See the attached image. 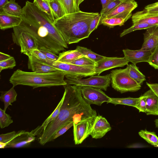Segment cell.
Listing matches in <instances>:
<instances>
[{"mask_svg": "<svg viewBox=\"0 0 158 158\" xmlns=\"http://www.w3.org/2000/svg\"><path fill=\"white\" fill-rule=\"evenodd\" d=\"M14 87L13 86L8 91L1 92L0 100L4 103V110L5 111L10 105H12V103L16 100L17 94L14 89Z\"/></svg>", "mask_w": 158, "mask_h": 158, "instance_id": "obj_22", "label": "cell"}, {"mask_svg": "<svg viewBox=\"0 0 158 158\" xmlns=\"http://www.w3.org/2000/svg\"><path fill=\"white\" fill-rule=\"evenodd\" d=\"M65 77L64 80L67 85L90 86L105 91L107 90L111 82L110 73L104 76L94 75L85 79L68 75H65Z\"/></svg>", "mask_w": 158, "mask_h": 158, "instance_id": "obj_6", "label": "cell"}, {"mask_svg": "<svg viewBox=\"0 0 158 158\" xmlns=\"http://www.w3.org/2000/svg\"><path fill=\"white\" fill-rule=\"evenodd\" d=\"M64 98V95L63 94V96L59 102L57 106L52 113L44 121L40 126L38 127L35 129L34 130L35 133L39 134L45 130L46 128L51 122L58 115L60 111L61 107L63 103Z\"/></svg>", "mask_w": 158, "mask_h": 158, "instance_id": "obj_25", "label": "cell"}, {"mask_svg": "<svg viewBox=\"0 0 158 158\" xmlns=\"http://www.w3.org/2000/svg\"><path fill=\"white\" fill-rule=\"evenodd\" d=\"M22 21L15 27L29 33L36 40L39 49L59 54L68 48V44L54 25V21L46 13L40 10L33 2H26L23 8Z\"/></svg>", "mask_w": 158, "mask_h": 158, "instance_id": "obj_1", "label": "cell"}, {"mask_svg": "<svg viewBox=\"0 0 158 158\" xmlns=\"http://www.w3.org/2000/svg\"><path fill=\"white\" fill-rule=\"evenodd\" d=\"M133 24L144 23L158 26V13L150 12L145 9L134 14L131 16Z\"/></svg>", "mask_w": 158, "mask_h": 158, "instance_id": "obj_17", "label": "cell"}, {"mask_svg": "<svg viewBox=\"0 0 158 158\" xmlns=\"http://www.w3.org/2000/svg\"><path fill=\"white\" fill-rule=\"evenodd\" d=\"M52 66L63 71L66 75L81 78L96 75L94 66H79L58 60L55 61Z\"/></svg>", "mask_w": 158, "mask_h": 158, "instance_id": "obj_8", "label": "cell"}, {"mask_svg": "<svg viewBox=\"0 0 158 158\" xmlns=\"http://www.w3.org/2000/svg\"><path fill=\"white\" fill-rule=\"evenodd\" d=\"M138 134L149 144L154 146H158V137L154 132L148 131L145 129L140 130Z\"/></svg>", "mask_w": 158, "mask_h": 158, "instance_id": "obj_30", "label": "cell"}, {"mask_svg": "<svg viewBox=\"0 0 158 158\" xmlns=\"http://www.w3.org/2000/svg\"><path fill=\"white\" fill-rule=\"evenodd\" d=\"M12 33L14 43L19 46L20 52L28 56L33 50L39 49L38 44L35 38L28 32L13 28Z\"/></svg>", "mask_w": 158, "mask_h": 158, "instance_id": "obj_7", "label": "cell"}, {"mask_svg": "<svg viewBox=\"0 0 158 158\" xmlns=\"http://www.w3.org/2000/svg\"><path fill=\"white\" fill-rule=\"evenodd\" d=\"M102 14L100 13L91 22L89 27V33L90 34L94 30H96L100 24Z\"/></svg>", "mask_w": 158, "mask_h": 158, "instance_id": "obj_40", "label": "cell"}, {"mask_svg": "<svg viewBox=\"0 0 158 158\" xmlns=\"http://www.w3.org/2000/svg\"><path fill=\"white\" fill-rule=\"evenodd\" d=\"M49 2L55 19L60 18L65 15L57 0H49Z\"/></svg>", "mask_w": 158, "mask_h": 158, "instance_id": "obj_32", "label": "cell"}, {"mask_svg": "<svg viewBox=\"0 0 158 158\" xmlns=\"http://www.w3.org/2000/svg\"><path fill=\"white\" fill-rule=\"evenodd\" d=\"M111 129L110 124L104 117L101 115H97L95 117L90 135L93 138L100 139Z\"/></svg>", "mask_w": 158, "mask_h": 158, "instance_id": "obj_14", "label": "cell"}, {"mask_svg": "<svg viewBox=\"0 0 158 158\" xmlns=\"http://www.w3.org/2000/svg\"><path fill=\"white\" fill-rule=\"evenodd\" d=\"M126 68L129 75L139 84L141 85L146 80L145 76L139 70L136 64H128Z\"/></svg>", "mask_w": 158, "mask_h": 158, "instance_id": "obj_26", "label": "cell"}, {"mask_svg": "<svg viewBox=\"0 0 158 158\" xmlns=\"http://www.w3.org/2000/svg\"><path fill=\"white\" fill-rule=\"evenodd\" d=\"M8 1V0H0V9L2 8Z\"/></svg>", "mask_w": 158, "mask_h": 158, "instance_id": "obj_49", "label": "cell"}, {"mask_svg": "<svg viewBox=\"0 0 158 158\" xmlns=\"http://www.w3.org/2000/svg\"><path fill=\"white\" fill-rule=\"evenodd\" d=\"M146 83L150 89L158 97V83H149L147 82Z\"/></svg>", "mask_w": 158, "mask_h": 158, "instance_id": "obj_45", "label": "cell"}, {"mask_svg": "<svg viewBox=\"0 0 158 158\" xmlns=\"http://www.w3.org/2000/svg\"><path fill=\"white\" fill-rule=\"evenodd\" d=\"M34 5L41 11L48 15L54 22L55 18L51 9L49 0H34Z\"/></svg>", "mask_w": 158, "mask_h": 158, "instance_id": "obj_28", "label": "cell"}, {"mask_svg": "<svg viewBox=\"0 0 158 158\" xmlns=\"http://www.w3.org/2000/svg\"><path fill=\"white\" fill-rule=\"evenodd\" d=\"M63 86L64 98L59 113L48 125L38 139L39 143L42 145L53 140L56 132L66 124L71 122L77 124L97 116L96 110L83 98L80 86Z\"/></svg>", "mask_w": 158, "mask_h": 158, "instance_id": "obj_2", "label": "cell"}, {"mask_svg": "<svg viewBox=\"0 0 158 158\" xmlns=\"http://www.w3.org/2000/svg\"><path fill=\"white\" fill-rule=\"evenodd\" d=\"M127 20L126 19L122 17L104 18L101 20L100 24L112 28L116 26H121L124 25L125 22Z\"/></svg>", "mask_w": 158, "mask_h": 158, "instance_id": "obj_29", "label": "cell"}, {"mask_svg": "<svg viewBox=\"0 0 158 158\" xmlns=\"http://www.w3.org/2000/svg\"><path fill=\"white\" fill-rule=\"evenodd\" d=\"M154 26L144 23H139L133 24L129 28L124 30L120 35V37H122L132 31L137 30L147 29L150 27Z\"/></svg>", "mask_w": 158, "mask_h": 158, "instance_id": "obj_34", "label": "cell"}, {"mask_svg": "<svg viewBox=\"0 0 158 158\" xmlns=\"http://www.w3.org/2000/svg\"><path fill=\"white\" fill-rule=\"evenodd\" d=\"M71 64L79 66H95L96 64L97 63L87 56H83L73 61Z\"/></svg>", "mask_w": 158, "mask_h": 158, "instance_id": "obj_36", "label": "cell"}, {"mask_svg": "<svg viewBox=\"0 0 158 158\" xmlns=\"http://www.w3.org/2000/svg\"><path fill=\"white\" fill-rule=\"evenodd\" d=\"M140 97V99L138 102L135 108L139 110V112L145 113L146 97L142 95Z\"/></svg>", "mask_w": 158, "mask_h": 158, "instance_id": "obj_41", "label": "cell"}, {"mask_svg": "<svg viewBox=\"0 0 158 158\" xmlns=\"http://www.w3.org/2000/svg\"><path fill=\"white\" fill-rule=\"evenodd\" d=\"M22 21V17L12 15L0 12V28L2 30L19 26Z\"/></svg>", "mask_w": 158, "mask_h": 158, "instance_id": "obj_20", "label": "cell"}, {"mask_svg": "<svg viewBox=\"0 0 158 158\" xmlns=\"http://www.w3.org/2000/svg\"><path fill=\"white\" fill-rule=\"evenodd\" d=\"M143 95L146 97L145 113L147 115H158V97L150 89Z\"/></svg>", "mask_w": 158, "mask_h": 158, "instance_id": "obj_19", "label": "cell"}, {"mask_svg": "<svg viewBox=\"0 0 158 158\" xmlns=\"http://www.w3.org/2000/svg\"><path fill=\"white\" fill-rule=\"evenodd\" d=\"M83 55L87 56L96 62L103 59L106 56L97 54L86 48L77 46L76 49Z\"/></svg>", "mask_w": 158, "mask_h": 158, "instance_id": "obj_31", "label": "cell"}, {"mask_svg": "<svg viewBox=\"0 0 158 158\" xmlns=\"http://www.w3.org/2000/svg\"><path fill=\"white\" fill-rule=\"evenodd\" d=\"M124 57L132 64L146 62H148L152 52L151 51L140 49L137 50H131L126 49L123 50Z\"/></svg>", "mask_w": 158, "mask_h": 158, "instance_id": "obj_16", "label": "cell"}, {"mask_svg": "<svg viewBox=\"0 0 158 158\" xmlns=\"http://www.w3.org/2000/svg\"><path fill=\"white\" fill-rule=\"evenodd\" d=\"M5 112L0 108V127L2 129L7 127L13 123L11 117Z\"/></svg>", "mask_w": 158, "mask_h": 158, "instance_id": "obj_35", "label": "cell"}, {"mask_svg": "<svg viewBox=\"0 0 158 158\" xmlns=\"http://www.w3.org/2000/svg\"><path fill=\"white\" fill-rule=\"evenodd\" d=\"M110 74L112 88L121 93L136 92L141 88V85L129 75L127 68L112 70Z\"/></svg>", "mask_w": 158, "mask_h": 158, "instance_id": "obj_5", "label": "cell"}, {"mask_svg": "<svg viewBox=\"0 0 158 158\" xmlns=\"http://www.w3.org/2000/svg\"><path fill=\"white\" fill-rule=\"evenodd\" d=\"M99 14L80 10L55 19L53 23L67 44L76 43L89 37L90 23Z\"/></svg>", "mask_w": 158, "mask_h": 158, "instance_id": "obj_3", "label": "cell"}, {"mask_svg": "<svg viewBox=\"0 0 158 158\" xmlns=\"http://www.w3.org/2000/svg\"><path fill=\"white\" fill-rule=\"evenodd\" d=\"M6 145V143L0 142V148H4Z\"/></svg>", "mask_w": 158, "mask_h": 158, "instance_id": "obj_50", "label": "cell"}, {"mask_svg": "<svg viewBox=\"0 0 158 158\" xmlns=\"http://www.w3.org/2000/svg\"><path fill=\"white\" fill-rule=\"evenodd\" d=\"M102 5V9L103 10L110 2L113 0H100Z\"/></svg>", "mask_w": 158, "mask_h": 158, "instance_id": "obj_48", "label": "cell"}, {"mask_svg": "<svg viewBox=\"0 0 158 158\" xmlns=\"http://www.w3.org/2000/svg\"><path fill=\"white\" fill-rule=\"evenodd\" d=\"M95 117L74 124V140L75 144H81L89 135L91 131Z\"/></svg>", "mask_w": 158, "mask_h": 158, "instance_id": "obj_10", "label": "cell"}, {"mask_svg": "<svg viewBox=\"0 0 158 158\" xmlns=\"http://www.w3.org/2000/svg\"><path fill=\"white\" fill-rule=\"evenodd\" d=\"M40 50L49 59L54 61L58 60L59 56H57V54L50 51L42 50Z\"/></svg>", "mask_w": 158, "mask_h": 158, "instance_id": "obj_44", "label": "cell"}, {"mask_svg": "<svg viewBox=\"0 0 158 158\" xmlns=\"http://www.w3.org/2000/svg\"><path fill=\"white\" fill-rule=\"evenodd\" d=\"M28 67L32 72L40 73H48L59 70V69L31 57H28Z\"/></svg>", "mask_w": 158, "mask_h": 158, "instance_id": "obj_18", "label": "cell"}, {"mask_svg": "<svg viewBox=\"0 0 158 158\" xmlns=\"http://www.w3.org/2000/svg\"><path fill=\"white\" fill-rule=\"evenodd\" d=\"M80 90L84 99L90 105L95 104L100 106L105 102L109 103L111 101V98L99 88L81 86H80Z\"/></svg>", "mask_w": 158, "mask_h": 158, "instance_id": "obj_9", "label": "cell"}, {"mask_svg": "<svg viewBox=\"0 0 158 158\" xmlns=\"http://www.w3.org/2000/svg\"><path fill=\"white\" fill-rule=\"evenodd\" d=\"M73 122H71L62 127L55 134L53 138V140L63 134L72 127L73 126Z\"/></svg>", "mask_w": 158, "mask_h": 158, "instance_id": "obj_43", "label": "cell"}, {"mask_svg": "<svg viewBox=\"0 0 158 158\" xmlns=\"http://www.w3.org/2000/svg\"><path fill=\"white\" fill-rule=\"evenodd\" d=\"M109 103L114 105H123L136 107L137 104L140 99V97L133 98L130 97L126 98H111Z\"/></svg>", "mask_w": 158, "mask_h": 158, "instance_id": "obj_27", "label": "cell"}, {"mask_svg": "<svg viewBox=\"0 0 158 158\" xmlns=\"http://www.w3.org/2000/svg\"><path fill=\"white\" fill-rule=\"evenodd\" d=\"M11 56L9 55L0 52V62L3 61L10 58Z\"/></svg>", "mask_w": 158, "mask_h": 158, "instance_id": "obj_47", "label": "cell"}, {"mask_svg": "<svg viewBox=\"0 0 158 158\" xmlns=\"http://www.w3.org/2000/svg\"><path fill=\"white\" fill-rule=\"evenodd\" d=\"M143 35V42L141 49L152 52L158 47V26H154L147 28Z\"/></svg>", "mask_w": 158, "mask_h": 158, "instance_id": "obj_15", "label": "cell"}, {"mask_svg": "<svg viewBox=\"0 0 158 158\" xmlns=\"http://www.w3.org/2000/svg\"><path fill=\"white\" fill-rule=\"evenodd\" d=\"M83 56L76 49L70 50L60 52L59 54L57 60L64 63H71Z\"/></svg>", "mask_w": 158, "mask_h": 158, "instance_id": "obj_23", "label": "cell"}, {"mask_svg": "<svg viewBox=\"0 0 158 158\" xmlns=\"http://www.w3.org/2000/svg\"><path fill=\"white\" fill-rule=\"evenodd\" d=\"M122 1L119 0H113L109 3L105 7L101 10L100 13L102 14V16L101 20L102 18L106 15L113 10Z\"/></svg>", "mask_w": 158, "mask_h": 158, "instance_id": "obj_38", "label": "cell"}, {"mask_svg": "<svg viewBox=\"0 0 158 158\" xmlns=\"http://www.w3.org/2000/svg\"><path fill=\"white\" fill-rule=\"evenodd\" d=\"M148 63L155 69H158V47L152 52Z\"/></svg>", "mask_w": 158, "mask_h": 158, "instance_id": "obj_39", "label": "cell"}, {"mask_svg": "<svg viewBox=\"0 0 158 158\" xmlns=\"http://www.w3.org/2000/svg\"><path fill=\"white\" fill-rule=\"evenodd\" d=\"M120 0V1H125V0Z\"/></svg>", "mask_w": 158, "mask_h": 158, "instance_id": "obj_54", "label": "cell"}, {"mask_svg": "<svg viewBox=\"0 0 158 158\" xmlns=\"http://www.w3.org/2000/svg\"><path fill=\"white\" fill-rule=\"evenodd\" d=\"M16 65V63L14 57L11 56L9 59L0 62V72L3 70L12 69Z\"/></svg>", "mask_w": 158, "mask_h": 158, "instance_id": "obj_37", "label": "cell"}, {"mask_svg": "<svg viewBox=\"0 0 158 158\" xmlns=\"http://www.w3.org/2000/svg\"><path fill=\"white\" fill-rule=\"evenodd\" d=\"M29 56L31 57L52 66H53L52 64L55 61L48 58L45 54L41 52L40 50L38 49L33 50L31 55Z\"/></svg>", "mask_w": 158, "mask_h": 158, "instance_id": "obj_33", "label": "cell"}, {"mask_svg": "<svg viewBox=\"0 0 158 158\" xmlns=\"http://www.w3.org/2000/svg\"><path fill=\"white\" fill-rule=\"evenodd\" d=\"M137 6V4L135 0H125L121 2L102 19L117 17L124 18L128 20L132 16V11Z\"/></svg>", "mask_w": 158, "mask_h": 158, "instance_id": "obj_11", "label": "cell"}, {"mask_svg": "<svg viewBox=\"0 0 158 158\" xmlns=\"http://www.w3.org/2000/svg\"><path fill=\"white\" fill-rule=\"evenodd\" d=\"M30 132L22 130L16 132L14 137L9 142L6 143V148H19L27 147L34 141L35 137Z\"/></svg>", "mask_w": 158, "mask_h": 158, "instance_id": "obj_13", "label": "cell"}, {"mask_svg": "<svg viewBox=\"0 0 158 158\" xmlns=\"http://www.w3.org/2000/svg\"><path fill=\"white\" fill-rule=\"evenodd\" d=\"M66 74L59 70L48 73L28 72L18 69L10 78V83L15 86L18 85L29 86L33 88L39 87H49L67 85L64 80Z\"/></svg>", "mask_w": 158, "mask_h": 158, "instance_id": "obj_4", "label": "cell"}, {"mask_svg": "<svg viewBox=\"0 0 158 158\" xmlns=\"http://www.w3.org/2000/svg\"><path fill=\"white\" fill-rule=\"evenodd\" d=\"M144 9L150 12L158 13V5H153L152 4L148 5L145 7Z\"/></svg>", "mask_w": 158, "mask_h": 158, "instance_id": "obj_46", "label": "cell"}, {"mask_svg": "<svg viewBox=\"0 0 158 158\" xmlns=\"http://www.w3.org/2000/svg\"><path fill=\"white\" fill-rule=\"evenodd\" d=\"M0 12L10 15L22 17L23 15V8L15 2V0H10L2 8Z\"/></svg>", "mask_w": 158, "mask_h": 158, "instance_id": "obj_21", "label": "cell"}, {"mask_svg": "<svg viewBox=\"0 0 158 158\" xmlns=\"http://www.w3.org/2000/svg\"><path fill=\"white\" fill-rule=\"evenodd\" d=\"M84 0H80V2H79V3H80V4Z\"/></svg>", "mask_w": 158, "mask_h": 158, "instance_id": "obj_53", "label": "cell"}, {"mask_svg": "<svg viewBox=\"0 0 158 158\" xmlns=\"http://www.w3.org/2000/svg\"><path fill=\"white\" fill-rule=\"evenodd\" d=\"M16 132L13 131L0 135V142L6 143L10 141L15 136Z\"/></svg>", "mask_w": 158, "mask_h": 158, "instance_id": "obj_42", "label": "cell"}, {"mask_svg": "<svg viewBox=\"0 0 158 158\" xmlns=\"http://www.w3.org/2000/svg\"><path fill=\"white\" fill-rule=\"evenodd\" d=\"M156 127L158 128V118L154 120Z\"/></svg>", "mask_w": 158, "mask_h": 158, "instance_id": "obj_51", "label": "cell"}, {"mask_svg": "<svg viewBox=\"0 0 158 158\" xmlns=\"http://www.w3.org/2000/svg\"><path fill=\"white\" fill-rule=\"evenodd\" d=\"M152 4L153 5H158V1Z\"/></svg>", "mask_w": 158, "mask_h": 158, "instance_id": "obj_52", "label": "cell"}, {"mask_svg": "<svg viewBox=\"0 0 158 158\" xmlns=\"http://www.w3.org/2000/svg\"><path fill=\"white\" fill-rule=\"evenodd\" d=\"M129 61L124 57H106L97 62L94 66L96 74L99 75L103 72L118 67L127 65Z\"/></svg>", "mask_w": 158, "mask_h": 158, "instance_id": "obj_12", "label": "cell"}, {"mask_svg": "<svg viewBox=\"0 0 158 158\" xmlns=\"http://www.w3.org/2000/svg\"><path fill=\"white\" fill-rule=\"evenodd\" d=\"M60 4L64 13L68 14L80 10V0H57Z\"/></svg>", "mask_w": 158, "mask_h": 158, "instance_id": "obj_24", "label": "cell"}]
</instances>
